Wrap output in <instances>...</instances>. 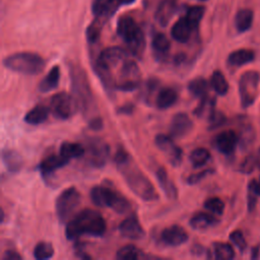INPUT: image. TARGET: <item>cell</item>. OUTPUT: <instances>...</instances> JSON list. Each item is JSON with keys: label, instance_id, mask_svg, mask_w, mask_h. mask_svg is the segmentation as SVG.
<instances>
[{"label": "cell", "instance_id": "cell-1", "mask_svg": "<svg viewBox=\"0 0 260 260\" xmlns=\"http://www.w3.org/2000/svg\"><path fill=\"white\" fill-rule=\"evenodd\" d=\"M114 161L129 189L136 196L143 201H155L158 199V194L153 184L135 165L131 155L123 146L117 148Z\"/></svg>", "mask_w": 260, "mask_h": 260}, {"label": "cell", "instance_id": "cell-2", "mask_svg": "<svg viewBox=\"0 0 260 260\" xmlns=\"http://www.w3.org/2000/svg\"><path fill=\"white\" fill-rule=\"evenodd\" d=\"M68 70L72 95L77 102L78 110L88 120L99 116L95 114L96 105L85 70L75 63H70Z\"/></svg>", "mask_w": 260, "mask_h": 260}, {"label": "cell", "instance_id": "cell-3", "mask_svg": "<svg viewBox=\"0 0 260 260\" xmlns=\"http://www.w3.org/2000/svg\"><path fill=\"white\" fill-rule=\"evenodd\" d=\"M107 224L104 216L96 210L85 208L76 213L65 226L68 240H76L80 236L102 237L106 233Z\"/></svg>", "mask_w": 260, "mask_h": 260}, {"label": "cell", "instance_id": "cell-4", "mask_svg": "<svg viewBox=\"0 0 260 260\" xmlns=\"http://www.w3.org/2000/svg\"><path fill=\"white\" fill-rule=\"evenodd\" d=\"M90 199L99 207H108L119 214L126 213L131 209L130 201L112 186L98 185L90 190Z\"/></svg>", "mask_w": 260, "mask_h": 260}, {"label": "cell", "instance_id": "cell-5", "mask_svg": "<svg viewBox=\"0 0 260 260\" xmlns=\"http://www.w3.org/2000/svg\"><path fill=\"white\" fill-rule=\"evenodd\" d=\"M117 34L124 41L131 55L136 58L142 57L145 48L144 35L131 16L125 15L118 20Z\"/></svg>", "mask_w": 260, "mask_h": 260}, {"label": "cell", "instance_id": "cell-6", "mask_svg": "<svg viewBox=\"0 0 260 260\" xmlns=\"http://www.w3.org/2000/svg\"><path fill=\"white\" fill-rule=\"evenodd\" d=\"M3 65L14 72L25 75H37L44 70L46 61L37 53L18 52L5 57Z\"/></svg>", "mask_w": 260, "mask_h": 260}, {"label": "cell", "instance_id": "cell-7", "mask_svg": "<svg viewBox=\"0 0 260 260\" xmlns=\"http://www.w3.org/2000/svg\"><path fill=\"white\" fill-rule=\"evenodd\" d=\"M81 201V195L75 187L64 189L56 198V215L61 223L66 224L75 214Z\"/></svg>", "mask_w": 260, "mask_h": 260}, {"label": "cell", "instance_id": "cell-8", "mask_svg": "<svg viewBox=\"0 0 260 260\" xmlns=\"http://www.w3.org/2000/svg\"><path fill=\"white\" fill-rule=\"evenodd\" d=\"M141 73L137 63L133 60L126 59L119 70L118 76L115 79L116 90L133 91L140 86Z\"/></svg>", "mask_w": 260, "mask_h": 260}, {"label": "cell", "instance_id": "cell-9", "mask_svg": "<svg viewBox=\"0 0 260 260\" xmlns=\"http://www.w3.org/2000/svg\"><path fill=\"white\" fill-rule=\"evenodd\" d=\"M260 74L255 70H249L242 74L239 79V94L243 108L252 106L258 95Z\"/></svg>", "mask_w": 260, "mask_h": 260}, {"label": "cell", "instance_id": "cell-10", "mask_svg": "<svg viewBox=\"0 0 260 260\" xmlns=\"http://www.w3.org/2000/svg\"><path fill=\"white\" fill-rule=\"evenodd\" d=\"M78 110L74 96L66 91H60L52 95L50 100V111L59 120L70 119Z\"/></svg>", "mask_w": 260, "mask_h": 260}, {"label": "cell", "instance_id": "cell-11", "mask_svg": "<svg viewBox=\"0 0 260 260\" xmlns=\"http://www.w3.org/2000/svg\"><path fill=\"white\" fill-rule=\"evenodd\" d=\"M85 157L93 168H103L110 156V147L106 141L99 137L85 139Z\"/></svg>", "mask_w": 260, "mask_h": 260}, {"label": "cell", "instance_id": "cell-12", "mask_svg": "<svg viewBox=\"0 0 260 260\" xmlns=\"http://www.w3.org/2000/svg\"><path fill=\"white\" fill-rule=\"evenodd\" d=\"M129 52L121 47H109L101 51L92 62L93 68H102L112 71L114 67L128 59Z\"/></svg>", "mask_w": 260, "mask_h": 260}, {"label": "cell", "instance_id": "cell-13", "mask_svg": "<svg viewBox=\"0 0 260 260\" xmlns=\"http://www.w3.org/2000/svg\"><path fill=\"white\" fill-rule=\"evenodd\" d=\"M154 143L156 147L165 153L166 157L172 166L179 167L181 165L183 158V151L181 147H179L175 143L174 138L171 135L157 134L154 137Z\"/></svg>", "mask_w": 260, "mask_h": 260}, {"label": "cell", "instance_id": "cell-14", "mask_svg": "<svg viewBox=\"0 0 260 260\" xmlns=\"http://www.w3.org/2000/svg\"><path fill=\"white\" fill-rule=\"evenodd\" d=\"M119 233L129 240H140L144 237L145 232L135 213L130 214L124 220H122L118 226Z\"/></svg>", "mask_w": 260, "mask_h": 260}, {"label": "cell", "instance_id": "cell-15", "mask_svg": "<svg viewBox=\"0 0 260 260\" xmlns=\"http://www.w3.org/2000/svg\"><path fill=\"white\" fill-rule=\"evenodd\" d=\"M193 129V121L191 118L183 112L176 113L170 124V135L173 138H183L188 135Z\"/></svg>", "mask_w": 260, "mask_h": 260}, {"label": "cell", "instance_id": "cell-16", "mask_svg": "<svg viewBox=\"0 0 260 260\" xmlns=\"http://www.w3.org/2000/svg\"><path fill=\"white\" fill-rule=\"evenodd\" d=\"M239 144V135L233 130H224L214 138L215 148L224 155H231Z\"/></svg>", "mask_w": 260, "mask_h": 260}, {"label": "cell", "instance_id": "cell-17", "mask_svg": "<svg viewBox=\"0 0 260 260\" xmlns=\"http://www.w3.org/2000/svg\"><path fill=\"white\" fill-rule=\"evenodd\" d=\"M189 239L188 233L179 224H172L164 229L160 233L161 242L171 247H178L186 243Z\"/></svg>", "mask_w": 260, "mask_h": 260}, {"label": "cell", "instance_id": "cell-18", "mask_svg": "<svg viewBox=\"0 0 260 260\" xmlns=\"http://www.w3.org/2000/svg\"><path fill=\"white\" fill-rule=\"evenodd\" d=\"M119 5L118 0H93L91 11L95 18L105 21L115 13Z\"/></svg>", "mask_w": 260, "mask_h": 260}, {"label": "cell", "instance_id": "cell-19", "mask_svg": "<svg viewBox=\"0 0 260 260\" xmlns=\"http://www.w3.org/2000/svg\"><path fill=\"white\" fill-rule=\"evenodd\" d=\"M178 91L171 86L160 87L154 99L155 107L159 110H167L174 106L178 101Z\"/></svg>", "mask_w": 260, "mask_h": 260}, {"label": "cell", "instance_id": "cell-20", "mask_svg": "<svg viewBox=\"0 0 260 260\" xmlns=\"http://www.w3.org/2000/svg\"><path fill=\"white\" fill-rule=\"evenodd\" d=\"M156 181L169 199H176L178 196V190L174 182L169 178V175L164 167H157L154 172Z\"/></svg>", "mask_w": 260, "mask_h": 260}, {"label": "cell", "instance_id": "cell-21", "mask_svg": "<svg viewBox=\"0 0 260 260\" xmlns=\"http://www.w3.org/2000/svg\"><path fill=\"white\" fill-rule=\"evenodd\" d=\"M1 158L4 167L9 173H19L23 167L22 156L14 149L4 148L1 152Z\"/></svg>", "mask_w": 260, "mask_h": 260}, {"label": "cell", "instance_id": "cell-22", "mask_svg": "<svg viewBox=\"0 0 260 260\" xmlns=\"http://www.w3.org/2000/svg\"><path fill=\"white\" fill-rule=\"evenodd\" d=\"M69 160L59 154H51L45 157L39 165V170L44 177H47L54 173L56 170L65 167Z\"/></svg>", "mask_w": 260, "mask_h": 260}, {"label": "cell", "instance_id": "cell-23", "mask_svg": "<svg viewBox=\"0 0 260 260\" xmlns=\"http://www.w3.org/2000/svg\"><path fill=\"white\" fill-rule=\"evenodd\" d=\"M218 223V219L211 212L199 211L192 215L189 220V224L193 230L203 231L209 228L215 226Z\"/></svg>", "mask_w": 260, "mask_h": 260}, {"label": "cell", "instance_id": "cell-24", "mask_svg": "<svg viewBox=\"0 0 260 260\" xmlns=\"http://www.w3.org/2000/svg\"><path fill=\"white\" fill-rule=\"evenodd\" d=\"M195 29L192 27V25L189 23L187 18L185 16L181 17L178 21L175 22L171 29V35L174 40H176L179 43H187L191 36L192 32Z\"/></svg>", "mask_w": 260, "mask_h": 260}, {"label": "cell", "instance_id": "cell-25", "mask_svg": "<svg viewBox=\"0 0 260 260\" xmlns=\"http://www.w3.org/2000/svg\"><path fill=\"white\" fill-rule=\"evenodd\" d=\"M177 11L176 0H164L156 8L154 17L160 25H167Z\"/></svg>", "mask_w": 260, "mask_h": 260}, {"label": "cell", "instance_id": "cell-26", "mask_svg": "<svg viewBox=\"0 0 260 260\" xmlns=\"http://www.w3.org/2000/svg\"><path fill=\"white\" fill-rule=\"evenodd\" d=\"M60 75H61L60 67L58 65L53 66L49 70L47 75L40 81V83L38 85V89L41 92H49V91L53 90L59 84Z\"/></svg>", "mask_w": 260, "mask_h": 260}, {"label": "cell", "instance_id": "cell-27", "mask_svg": "<svg viewBox=\"0 0 260 260\" xmlns=\"http://www.w3.org/2000/svg\"><path fill=\"white\" fill-rule=\"evenodd\" d=\"M255 59L254 51L250 49H239L232 52L228 57V64L232 67H240L251 63Z\"/></svg>", "mask_w": 260, "mask_h": 260}, {"label": "cell", "instance_id": "cell-28", "mask_svg": "<svg viewBox=\"0 0 260 260\" xmlns=\"http://www.w3.org/2000/svg\"><path fill=\"white\" fill-rule=\"evenodd\" d=\"M50 109L43 105H38L30 109L24 116L23 120L29 125H40L44 123L49 117Z\"/></svg>", "mask_w": 260, "mask_h": 260}, {"label": "cell", "instance_id": "cell-29", "mask_svg": "<svg viewBox=\"0 0 260 260\" xmlns=\"http://www.w3.org/2000/svg\"><path fill=\"white\" fill-rule=\"evenodd\" d=\"M151 47H152V50L154 52L155 57L164 59L170 51L171 43H170V40L168 39V37L166 35H164L161 32H156L152 37Z\"/></svg>", "mask_w": 260, "mask_h": 260}, {"label": "cell", "instance_id": "cell-30", "mask_svg": "<svg viewBox=\"0 0 260 260\" xmlns=\"http://www.w3.org/2000/svg\"><path fill=\"white\" fill-rule=\"evenodd\" d=\"M60 154L68 160L72 158H79L85 154V147L78 142L64 141L60 145Z\"/></svg>", "mask_w": 260, "mask_h": 260}, {"label": "cell", "instance_id": "cell-31", "mask_svg": "<svg viewBox=\"0 0 260 260\" xmlns=\"http://www.w3.org/2000/svg\"><path fill=\"white\" fill-rule=\"evenodd\" d=\"M209 85H210V83H208V81L204 77L197 76L189 81L187 88H188L189 92L194 98L202 99V98L208 95Z\"/></svg>", "mask_w": 260, "mask_h": 260}, {"label": "cell", "instance_id": "cell-32", "mask_svg": "<svg viewBox=\"0 0 260 260\" xmlns=\"http://www.w3.org/2000/svg\"><path fill=\"white\" fill-rule=\"evenodd\" d=\"M253 11L250 9H241L235 16V26L239 32L247 31L253 23Z\"/></svg>", "mask_w": 260, "mask_h": 260}, {"label": "cell", "instance_id": "cell-33", "mask_svg": "<svg viewBox=\"0 0 260 260\" xmlns=\"http://www.w3.org/2000/svg\"><path fill=\"white\" fill-rule=\"evenodd\" d=\"M210 86L218 95H225L229 91V83L220 70H214L210 76Z\"/></svg>", "mask_w": 260, "mask_h": 260}, {"label": "cell", "instance_id": "cell-34", "mask_svg": "<svg viewBox=\"0 0 260 260\" xmlns=\"http://www.w3.org/2000/svg\"><path fill=\"white\" fill-rule=\"evenodd\" d=\"M200 100L201 101L199 105L196 107V109H194L193 113L198 118H208L210 114L215 110L216 101L214 98L209 95H206Z\"/></svg>", "mask_w": 260, "mask_h": 260}, {"label": "cell", "instance_id": "cell-35", "mask_svg": "<svg viewBox=\"0 0 260 260\" xmlns=\"http://www.w3.org/2000/svg\"><path fill=\"white\" fill-rule=\"evenodd\" d=\"M210 152L204 147H197L193 149L189 154V161L194 169L205 166L210 159Z\"/></svg>", "mask_w": 260, "mask_h": 260}, {"label": "cell", "instance_id": "cell-36", "mask_svg": "<svg viewBox=\"0 0 260 260\" xmlns=\"http://www.w3.org/2000/svg\"><path fill=\"white\" fill-rule=\"evenodd\" d=\"M212 254L218 260H231L235 257V251L232 245L223 242H215L212 245Z\"/></svg>", "mask_w": 260, "mask_h": 260}, {"label": "cell", "instance_id": "cell-37", "mask_svg": "<svg viewBox=\"0 0 260 260\" xmlns=\"http://www.w3.org/2000/svg\"><path fill=\"white\" fill-rule=\"evenodd\" d=\"M259 197H260L259 181L251 180L248 184V194H247V207L250 212H252L255 209Z\"/></svg>", "mask_w": 260, "mask_h": 260}, {"label": "cell", "instance_id": "cell-38", "mask_svg": "<svg viewBox=\"0 0 260 260\" xmlns=\"http://www.w3.org/2000/svg\"><path fill=\"white\" fill-rule=\"evenodd\" d=\"M54 247L49 242H39L34 248V257L38 260H47L54 256Z\"/></svg>", "mask_w": 260, "mask_h": 260}, {"label": "cell", "instance_id": "cell-39", "mask_svg": "<svg viewBox=\"0 0 260 260\" xmlns=\"http://www.w3.org/2000/svg\"><path fill=\"white\" fill-rule=\"evenodd\" d=\"M159 86H160V80L158 78L156 77L147 78V80L142 85V89H141V96L145 103L147 104L150 103L149 100L154 94V92L157 89H159Z\"/></svg>", "mask_w": 260, "mask_h": 260}, {"label": "cell", "instance_id": "cell-40", "mask_svg": "<svg viewBox=\"0 0 260 260\" xmlns=\"http://www.w3.org/2000/svg\"><path fill=\"white\" fill-rule=\"evenodd\" d=\"M141 251L134 245H126L120 248L116 253V258L119 260H137L141 257Z\"/></svg>", "mask_w": 260, "mask_h": 260}, {"label": "cell", "instance_id": "cell-41", "mask_svg": "<svg viewBox=\"0 0 260 260\" xmlns=\"http://www.w3.org/2000/svg\"><path fill=\"white\" fill-rule=\"evenodd\" d=\"M203 14H204V8L202 6H192L187 9L185 17L187 18L189 23L192 25V27L196 30L202 19Z\"/></svg>", "mask_w": 260, "mask_h": 260}, {"label": "cell", "instance_id": "cell-42", "mask_svg": "<svg viewBox=\"0 0 260 260\" xmlns=\"http://www.w3.org/2000/svg\"><path fill=\"white\" fill-rule=\"evenodd\" d=\"M104 21L101 19L95 18L87 27L86 29V39L89 44H94L100 40L102 27Z\"/></svg>", "mask_w": 260, "mask_h": 260}, {"label": "cell", "instance_id": "cell-43", "mask_svg": "<svg viewBox=\"0 0 260 260\" xmlns=\"http://www.w3.org/2000/svg\"><path fill=\"white\" fill-rule=\"evenodd\" d=\"M203 206L206 210H208L209 212H211L213 214H216V215H221L223 213V210H224V203L218 197H209V198H207L204 201Z\"/></svg>", "mask_w": 260, "mask_h": 260}, {"label": "cell", "instance_id": "cell-44", "mask_svg": "<svg viewBox=\"0 0 260 260\" xmlns=\"http://www.w3.org/2000/svg\"><path fill=\"white\" fill-rule=\"evenodd\" d=\"M207 120H208V129L214 130L224 125V123L226 122V117L222 112L214 110L210 114V116L207 118Z\"/></svg>", "mask_w": 260, "mask_h": 260}, {"label": "cell", "instance_id": "cell-45", "mask_svg": "<svg viewBox=\"0 0 260 260\" xmlns=\"http://www.w3.org/2000/svg\"><path fill=\"white\" fill-rule=\"evenodd\" d=\"M230 240L234 244V246H236L237 249L239 251H241L242 253L245 252V250L247 249V242H246V239L241 231H239V230L233 231L230 234Z\"/></svg>", "mask_w": 260, "mask_h": 260}, {"label": "cell", "instance_id": "cell-46", "mask_svg": "<svg viewBox=\"0 0 260 260\" xmlns=\"http://www.w3.org/2000/svg\"><path fill=\"white\" fill-rule=\"evenodd\" d=\"M214 173V170L213 169H206V170H203V171H200V172H196V173H193L191 175H189L187 178H186V183L188 185H195V184H198L199 182H201L203 179H205L206 177H208L209 175L213 174Z\"/></svg>", "mask_w": 260, "mask_h": 260}, {"label": "cell", "instance_id": "cell-47", "mask_svg": "<svg viewBox=\"0 0 260 260\" xmlns=\"http://www.w3.org/2000/svg\"><path fill=\"white\" fill-rule=\"evenodd\" d=\"M258 167L257 162V156L256 155H249L247 156L241 164L239 171L244 174H250L253 172V170Z\"/></svg>", "mask_w": 260, "mask_h": 260}, {"label": "cell", "instance_id": "cell-48", "mask_svg": "<svg viewBox=\"0 0 260 260\" xmlns=\"http://www.w3.org/2000/svg\"><path fill=\"white\" fill-rule=\"evenodd\" d=\"M135 106L132 103H126L117 109V113L121 115H131L134 112Z\"/></svg>", "mask_w": 260, "mask_h": 260}, {"label": "cell", "instance_id": "cell-49", "mask_svg": "<svg viewBox=\"0 0 260 260\" xmlns=\"http://www.w3.org/2000/svg\"><path fill=\"white\" fill-rule=\"evenodd\" d=\"M88 126L92 130H100L104 126L103 119L100 116H95V117L88 120Z\"/></svg>", "mask_w": 260, "mask_h": 260}, {"label": "cell", "instance_id": "cell-50", "mask_svg": "<svg viewBox=\"0 0 260 260\" xmlns=\"http://www.w3.org/2000/svg\"><path fill=\"white\" fill-rule=\"evenodd\" d=\"M22 257L14 250H7L2 256V260H21Z\"/></svg>", "mask_w": 260, "mask_h": 260}, {"label": "cell", "instance_id": "cell-51", "mask_svg": "<svg viewBox=\"0 0 260 260\" xmlns=\"http://www.w3.org/2000/svg\"><path fill=\"white\" fill-rule=\"evenodd\" d=\"M74 249H75V254L77 257H79L81 259H91V257L84 252L83 245H80V243H76Z\"/></svg>", "mask_w": 260, "mask_h": 260}, {"label": "cell", "instance_id": "cell-52", "mask_svg": "<svg viewBox=\"0 0 260 260\" xmlns=\"http://www.w3.org/2000/svg\"><path fill=\"white\" fill-rule=\"evenodd\" d=\"M191 251H192V253H193L194 255H197V256H201V255H203V254H206V255L209 254L208 251H206L202 246H200V245H198V244L194 245Z\"/></svg>", "mask_w": 260, "mask_h": 260}, {"label": "cell", "instance_id": "cell-53", "mask_svg": "<svg viewBox=\"0 0 260 260\" xmlns=\"http://www.w3.org/2000/svg\"><path fill=\"white\" fill-rule=\"evenodd\" d=\"M185 60H186V55L183 54V53H180V54L176 55L175 58H174V61H175V63H176L177 65L182 64L183 62H185Z\"/></svg>", "mask_w": 260, "mask_h": 260}, {"label": "cell", "instance_id": "cell-54", "mask_svg": "<svg viewBox=\"0 0 260 260\" xmlns=\"http://www.w3.org/2000/svg\"><path fill=\"white\" fill-rule=\"evenodd\" d=\"M135 0H118L120 5H126V4H131L133 3Z\"/></svg>", "mask_w": 260, "mask_h": 260}, {"label": "cell", "instance_id": "cell-55", "mask_svg": "<svg viewBox=\"0 0 260 260\" xmlns=\"http://www.w3.org/2000/svg\"><path fill=\"white\" fill-rule=\"evenodd\" d=\"M257 162H258V167L260 168V148H259V151H258V153H257Z\"/></svg>", "mask_w": 260, "mask_h": 260}, {"label": "cell", "instance_id": "cell-56", "mask_svg": "<svg viewBox=\"0 0 260 260\" xmlns=\"http://www.w3.org/2000/svg\"><path fill=\"white\" fill-rule=\"evenodd\" d=\"M197 1H205V0H197Z\"/></svg>", "mask_w": 260, "mask_h": 260}]
</instances>
